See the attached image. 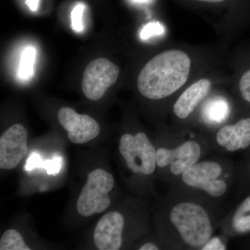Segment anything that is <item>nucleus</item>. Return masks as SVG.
<instances>
[{
  "instance_id": "nucleus-1",
  "label": "nucleus",
  "mask_w": 250,
  "mask_h": 250,
  "mask_svg": "<svg viewBox=\"0 0 250 250\" xmlns=\"http://www.w3.org/2000/svg\"><path fill=\"white\" fill-rule=\"evenodd\" d=\"M190 56L179 49H169L151 59L140 72L137 88L144 98L163 100L178 91L191 71Z\"/></svg>"
},
{
  "instance_id": "nucleus-2",
  "label": "nucleus",
  "mask_w": 250,
  "mask_h": 250,
  "mask_svg": "<svg viewBox=\"0 0 250 250\" xmlns=\"http://www.w3.org/2000/svg\"><path fill=\"white\" fill-rule=\"evenodd\" d=\"M170 221L184 244L192 249L202 250L213 237L211 219L200 204L179 202L170 211Z\"/></svg>"
},
{
  "instance_id": "nucleus-3",
  "label": "nucleus",
  "mask_w": 250,
  "mask_h": 250,
  "mask_svg": "<svg viewBox=\"0 0 250 250\" xmlns=\"http://www.w3.org/2000/svg\"><path fill=\"white\" fill-rule=\"evenodd\" d=\"M115 186V179L109 172L96 169L88 173L86 183L77 202V210L81 215L90 217L103 213L111 205L110 191Z\"/></svg>"
},
{
  "instance_id": "nucleus-4",
  "label": "nucleus",
  "mask_w": 250,
  "mask_h": 250,
  "mask_svg": "<svg viewBox=\"0 0 250 250\" xmlns=\"http://www.w3.org/2000/svg\"><path fill=\"white\" fill-rule=\"evenodd\" d=\"M119 151L126 165L133 173L151 175L156 167V150L143 132L125 134L119 143Z\"/></svg>"
},
{
  "instance_id": "nucleus-5",
  "label": "nucleus",
  "mask_w": 250,
  "mask_h": 250,
  "mask_svg": "<svg viewBox=\"0 0 250 250\" xmlns=\"http://www.w3.org/2000/svg\"><path fill=\"white\" fill-rule=\"evenodd\" d=\"M223 174V167L219 163L204 161L184 172L181 178L187 187L202 190L213 197H221L228 191V184L221 178Z\"/></svg>"
},
{
  "instance_id": "nucleus-6",
  "label": "nucleus",
  "mask_w": 250,
  "mask_h": 250,
  "mask_svg": "<svg viewBox=\"0 0 250 250\" xmlns=\"http://www.w3.org/2000/svg\"><path fill=\"white\" fill-rule=\"evenodd\" d=\"M120 75L119 67L107 59L99 58L89 62L83 72V93L88 100L98 101L108 88L114 85Z\"/></svg>"
},
{
  "instance_id": "nucleus-7",
  "label": "nucleus",
  "mask_w": 250,
  "mask_h": 250,
  "mask_svg": "<svg viewBox=\"0 0 250 250\" xmlns=\"http://www.w3.org/2000/svg\"><path fill=\"white\" fill-rule=\"evenodd\" d=\"M202 147L195 141H187L174 148H159L156 150V165L170 166L171 173L181 175L200 160Z\"/></svg>"
},
{
  "instance_id": "nucleus-8",
  "label": "nucleus",
  "mask_w": 250,
  "mask_h": 250,
  "mask_svg": "<svg viewBox=\"0 0 250 250\" xmlns=\"http://www.w3.org/2000/svg\"><path fill=\"white\" fill-rule=\"evenodd\" d=\"M57 117L59 123L67 132V137L75 144H83L98 137L100 126L88 115L79 114L70 107H62Z\"/></svg>"
},
{
  "instance_id": "nucleus-9",
  "label": "nucleus",
  "mask_w": 250,
  "mask_h": 250,
  "mask_svg": "<svg viewBox=\"0 0 250 250\" xmlns=\"http://www.w3.org/2000/svg\"><path fill=\"white\" fill-rule=\"evenodd\" d=\"M28 132L24 126L15 124L0 137V168L14 169L27 154Z\"/></svg>"
},
{
  "instance_id": "nucleus-10",
  "label": "nucleus",
  "mask_w": 250,
  "mask_h": 250,
  "mask_svg": "<svg viewBox=\"0 0 250 250\" xmlns=\"http://www.w3.org/2000/svg\"><path fill=\"white\" fill-rule=\"evenodd\" d=\"M125 218L118 211L106 213L99 220L93 233L95 247L100 250H118L123 244Z\"/></svg>"
},
{
  "instance_id": "nucleus-11",
  "label": "nucleus",
  "mask_w": 250,
  "mask_h": 250,
  "mask_svg": "<svg viewBox=\"0 0 250 250\" xmlns=\"http://www.w3.org/2000/svg\"><path fill=\"white\" fill-rule=\"evenodd\" d=\"M212 83L208 79H201L190 85L181 94L174 104V114L179 119L188 118L198 105L209 94Z\"/></svg>"
},
{
  "instance_id": "nucleus-12",
  "label": "nucleus",
  "mask_w": 250,
  "mask_h": 250,
  "mask_svg": "<svg viewBox=\"0 0 250 250\" xmlns=\"http://www.w3.org/2000/svg\"><path fill=\"white\" fill-rule=\"evenodd\" d=\"M215 140L219 146L229 152L246 149L250 146V118H243L235 124L222 126Z\"/></svg>"
},
{
  "instance_id": "nucleus-13",
  "label": "nucleus",
  "mask_w": 250,
  "mask_h": 250,
  "mask_svg": "<svg viewBox=\"0 0 250 250\" xmlns=\"http://www.w3.org/2000/svg\"><path fill=\"white\" fill-rule=\"evenodd\" d=\"M231 226L233 231L238 234L250 232V196L237 208L231 217Z\"/></svg>"
},
{
  "instance_id": "nucleus-14",
  "label": "nucleus",
  "mask_w": 250,
  "mask_h": 250,
  "mask_svg": "<svg viewBox=\"0 0 250 250\" xmlns=\"http://www.w3.org/2000/svg\"><path fill=\"white\" fill-rule=\"evenodd\" d=\"M229 113L228 103L221 99H215L207 104L205 109L206 119L213 123H221Z\"/></svg>"
},
{
  "instance_id": "nucleus-15",
  "label": "nucleus",
  "mask_w": 250,
  "mask_h": 250,
  "mask_svg": "<svg viewBox=\"0 0 250 250\" xmlns=\"http://www.w3.org/2000/svg\"><path fill=\"white\" fill-rule=\"evenodd\" d=\"M1 250H30L25 244L22 235L15 229H9L3 233L0 239Z\"/></svg>"
},
{
  "instance_id": "nucleus-16",
  "label": "nucleus",
  "mask_w": 250,
  "mask_h": 250,
  "mask_svg": "<svg viewBox=\"0 0 250 250\" xmlns=\"http://www.w3.org/2000/svg\"><path fill=\"white\" fill-rule=\"evenodd\" d=\"M36 50L34 47H28L22 52L20 64V78L22 80H28L32 77L34 74V65L35 63Z\"/></svg>"
},
{
  "instance_id": "nucleus-17",
  "label": "nucleus",
  "mask_w": 250,
  "mask_h": 250,
  "mask_svg": "<svg viewBox=\"0 0 250 250\" xmlns=\"http://www.w3.org/2000/svg\"><path fill=\"white\" fill-rule=\"evenodd\" d=\"M83 10H84V6L83 4H80L77 5L72 11V26L73 30L76 31V32H81L83 29V22H82Z\"/></svg>"
},
{
  "instance_id": "nucleus-18",
  "label": "nucleus",
  "mask_w": 250,
  "mask_h": 250,
  "mask_svg": "<svg viewBox=\"0 0 250 250\" xmlns=\"http://www.w3.org/2000/svg\"><path fill=\"white\" fill-rule=\"evenodd\" d=\"M239 90L243 100L250 104V69L244 72L240 79Z\"/></svg>"
},
{
  "instance_id": "nucleus-19",
  "label": "nucleus",
  "mask_w": 250,
  "mask_h": 250,
  "mask_svg": "<svg viewBox=\"0 0 250 250\" xmlns=\"http://www.w3.org/2000/svg\"><path fill=\"white\" fill-rule=\"evenodd\" d=\"M164 32V29L160 23H149L143 28L141 36L143 39H147L154 35H159Z\"/></svg>"
},
{
  "instance_id": "nucleus-20",
  "label": "nucleus",
  "mask_w": 250,
  "mask_h": 250,
  "mask_svg": "<svg viewBox=\"0 0 250 250\" xmlns=\"http://www.w3.org/2000/svg\"><path fill=\"white\" fill-rule=\"evenodd\" d=\"M226 246L223 242L218 238H211L204 246L202 250H226Z\"/></svg>"
},
{
  "instance_id": "nucleus-21",
  "label": "nucleus",
  "mask_w": 250,
  "mask_h": 250,
  "mask_svg": "<svg viewBox=\"0 0 250 250\" xmlns=\"http://www.w3.org/2000/svg\"><path fill=\"white\" fill-rule=\"evenodd\" d=\"M62 166V158H54L52 161H48L45 163V167L49 174L58 173L60 167Z\"/></svg>"
},
{
  "instance_id": "nucleus-22",
  "label": "nucleus",
  "mask_w": 250,
  "mask_h": 250,
  "mask_svg": "<svg viewBox=\"0 0 250 250\" xmlns=\"http://www.w3.org/2000/svg\"><path fill=\"white\" fill-rule=\"evenodd\" d=\"M41 164V158L39 154H33L32 155L29 157V160L27 161V166H26V169L27 170H30L34 167H38L39 164Z\"/></svg>"
},
{
  "instance_id": "nucleus-23",
  "label": "nucleus",
  "mask_w": 250,
  "mask_h": 250,
  "mask_svg": "<svg viewBox=\"0 0 250 250\" xmlns=\"http://www.w3.org/2000/svg\"><path fill=\"white\" fill-rule=\"evenodd\" d=\"M39 0H26V4L32 11H36L39 6Z\"/></svg>"
},
{
  "instance_id": "nucleus-24",
  "label": "nucleus",
  "mask_w": 250,
  "mask_h": 250,
  "mask_svg": "<svg viewBox=\"0 0 250 250\" xmlns=\"http://www.w3.org/2000/svg\"><path fill=\"white\" fill-rule=\"evenodd\" d=\"M140 250H159V247L156 246L155 244L152 243H147L143 245L139 248Z\"/></svg>"
},
{
  "instance_id": "nucleus-25",
  "label": "nucleus",
  "mask_w": 250,
  "mask_h": 250,
  "mask_svg": "<svg viewBox=\"0 0 250 250\" xmlns=\"http://www.w3.org/2000/svg\"><path fill=\"white\" fill-rule=\"evenodd\" d=\"M195 1H203V2L208 3H219L225 1V0H195Z\"/></svg>"
},
{
  "instance_id": "nucleus-26",
  "label": "nucleus",
  "mask_w": 250,
  "mask_h": 250,
  "mask_svg": "<svg viewBox=\"0 0 250 250\" xmlns=\"http://www.w3.org/2000/svg\"><path fill=\"white\" fill-rule=\"evenodd\" d=\"M134 1H138V2H144V1H147V0H134Z\"/></svg>"
}]
</instances>
